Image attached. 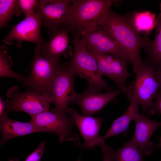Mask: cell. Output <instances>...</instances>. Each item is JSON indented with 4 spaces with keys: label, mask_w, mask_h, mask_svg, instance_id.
Masks as SVG:
<instances>
[{
    "label": "cell",
    "mask_w": 161,
    "mask_h": 161,
    "mask_svg": "<svg viewBox=\"0 0 161 161\" xmlns=\"http://www.w3.org/2000/svg\"><path fill=\"white\" fill-rule=\"evenodd\" d=\"M6 103L4 101L2 97H0V116L6 112Z\"/></svg>",
    "instance_id": "f1b7e54d"
},
{
    "label": "cell",
    "mask_w": 161,
    "mask_h": 161,
    "mask_svg": "<svg viewBox=\"0 0 161 161\" xmlns=\"http://www.w3.org/2000/svg\"><path fill=\"white\" fill-rule=\"evenodd\" d=\"M42 45H37L35 49L30 73L23 85L27 89L50 98L53 82L62 64L60 59L52 60L41 55L39 51Z\"/></svg>",
    "instance_id": "3957f363"
},
{
    "label": "cell",
    "mask_w": 161,
    "mask_h": 161,
    "mask_svg": "<svg viewBox=\"0 0 161 161\" xmlns=\"http://www.w3.org/2000/svg\"><path fill=\"white\" fill-rule=\"evenodd\" d=\"M97 25L104 28L124 50L136 74L144 66L140 51L151 41L142 37L132 27L126 16L107 11L98 20Z\"/></svg>",
    "instance_id": "6da1fadb"
},
{
    "label": "cell",
    "mask_w": 161,
    "mask_h": 161,
    "mask_svg": "<svg viewBox=\"0 0 161 161\" xmlns=\"http://www.w3.org/2000/svg\"><path fill=\"white\" fill-rule=\"evenodd\" d=\"M76 32L89 53L114 55L122 58L126 63L129 60L124 50L103 27L96 25Z\"/></svg>",
    "instance_id": "52a82bcc"
},
{
    "label": "cell",
    "mask_w": 161,
    "mask_h": 161,
    "mask_svg": "<svg viewBox=\"0 0 161 161\" xmlns=\"http://www.w3.org/2000/svg\"><path fill=\"white\" fill-rule=\"evenodd\" d=\"M77 161H81V159L80 157H79Z\"/></svg>",
    "instance_id": "d6a6232c"
},
{
    "label": "cell",
    "mask_w": 161,
    "mask_h": 161,
    "mask_svg": "<svg viewBox=\"0 0 161 161\" xmlns=\"http://www.w3.org/2000/svg\"><path fill=\"white\" fill-rule=\"evenodd\" d=\"M72 0H38L35 10L41 16L48 33L69 26L68 18Z\"/></svg>",
    "instance_id": "30bf717a"
},
{
    "label": "cell",
    "mask_w": 161,
    "mask_h": 161,
    "mask_svg": "<svg viewBox=\"0 0 161 161\" xmlns=\"http://www.w3.org/2000/svg\"><path fill=\"white\" fill-rule=\"evenodd\" d=\"M90 53L94 57L97 61L100 75L102 77L103 76L107 77L112 80L113 77L110 66L105 60L103 54Z\"/></svg>",
    "instance_id": "cb8c5ba5"
},
{
    "label": "cell",
    "mask_w": 161,
    "mask_h": 161,
    "mask_svg": "<svg viewBox=\"0 0 161 161\" xmlns=\"http://www.w3.org/2000/svg\"><path fill=\"white\" fill-rule=\"evenodd\" d=\"M7 48L4 45L0 47V77H9L24 82L27 76L16 72L11 69L13 62L7 52Z\"/></svg>",
    "instance_id": "7402d4cb"
},
{
    "label": "cell",
    "mask_w": 161,
    "mask_h": 161,
    "mask_svg": "<svg viewBox=\"0 0 161 161\" xmlns=\"http://www.w3.org/2000/svg\"><path fill=\"white\" fill-rule=\"evenodd\" d=\"M121 3L117 0H72L68 25L76 32L96 26L100 18L112 5Z\"/></svg>",
    "instance_id": "5b68a950"
},
{
    "label": "cell",
    "mask_w": 161,
    "mask_h": 161,
    "mask_svg": "<svg viewBox=\"0 0 161 161\" xmlns=\"http://www.w3.org/2000/svg\"></svg>",
    "instance_id": "836d02e7"
},
{
    "label": "cell",
    "mask_w": 161,
    "mask_h": 161,
    "mask_svg": "<svg viewBox=\"0 0 161 161\" xmlns=\"http://www.w3.org/2000/svg\"><path fill=\"white\" fill-rule=\"evenodd\" d=\"M101 148L103 155V161H112V154L113 150L110 146L106 145L105 143L100 146Z\"/></svg>",
    "instance_id": "83f0119b"
},
{
    "label": "cell",
    "mask_w": 161,
    "mask_h": 161,
    "mask_svg": "<svg viewBox=\"0 0 161 161\" xmlns=\"http://www.w3.org/2000/svg\"><path fill=\"white\" fill-rule=\"evenodd\" d=\"M30 116V121L42 132L56 134L60 143L72 141L80 147L82 144L78 135L72 132L76 125L74 121L66 113L58 114L49 110Z\"/></svg>",
    "instance_id": "8992f818"
},
{
    "label": "cell",
    "mask_w": 161,
    "mask_h": 161,
    "mask_svg": "<svg viewBox=\"0 0 161 161\" xmlns=\"http://www.w3.org/2000/svg\"><path fill=\"white\" fill-rule=\"evenodd\" d=\"M121 91L120 89L112 90L101 93L86 89L82 93H76L69 104L78 105L83 115L91 116L101 111Z\"/></svg>",
    "instance_id": "5bb4252c"
},
{
    "label": "cell",
    "mask_w": 161,
    "mask_h": 161,
    "mask_svg": "<svg viewBox=\"0 0 161 161\" xmlns=\"http://www.w3.org/2000/svg\"><path fill=\"white\" fill-rule=\"evenodd\" d=\"M135 130L131 138L139 147L143 157L150 155L154 150V144L150 139L154 132L161 126V122L149 119L138 114L134 119Z\"/></svg>",
    "instance_id": "9a60e30c"
},
{
    "label": "cell",
    "mask_w": 161,
    "mask_h": 161,
    "mask_svg": "<svg viewBox=\"0 0 161 161\" xmlns=\"http://www.w3.org/2000/svg\"><path fill=\"white\" fill-rule=\"evenodd\" d=\"M72 30L70 26H67L49 33V40L41 46L40 54L54 60H60L61 57H72L73 51L69 45V33Z\"/></svg>",
    "instance_id": "4fadbf2b"
},
{
    "label": "cell",
    "mask_w": 161,
    "mask_h": 161,
    "mask_svg": "<svg viewBox=\"0 0 161 161\" xmlns=\"http://www.w3.org/2000/svg\"><path fill=\"white\" fill-rule=\"evenodd\" d=\"M160 161H161V160H160Z\"/></svg>",
    "instance_id": "e575fe53"
},
{
    "label": "cell",
    "mask_w": 161,
    "mask_h": 161,
    "mask_svg": "<svg viewBox=\"0 0 161 161\" xmlns=\"http://www.w3.org/2000/svg\"><path fill=\"white\" fill-rule=\"evenodd\" d=\"M130 104L125 112L114 120L106 133L102 137L104 140L112 137L126 133L128 129L131 121L139 114V103L135 98L128 99Z\"/></svg>",
    "instance_id": "e0dca14e"
},
{
    "label": "cell",
    "mask_w": 161,
    "mask_h": 161,
    "mask_svg": "<svg viewBox=\"0 0 161 161\" xmlns=\"http://www.w3.org/2000/svg\"><path fill=\"white\" fill-rule=\"evenodd\" d=\"M159 142L158 144L156 145V147L158 148H161V136L159 139Z\"/></svg>",
    "instance_id": "4dcf8cb0"
},
{
    "label": "cell",
    "mask_w": 161,
    "mask_h": 161,
    "mask_svg": "<svg viewBox=\"0 0 161 161\" xmlns=\"http://www.w3.org/2000/svg\"><path fill=\"white\" fill-rule=\"evenodd\" d=\"M156 72L161 87V65L156 67Z\"/></svg>",
    "instance_id": "f546056e"
},
{
    "label": "cell",
    "mask_w": 161,
    "mask_h": 161,
    "mask_svg": "<svg viewBox=\"0 0 161 161\" xmlns=\"http://www.w3.org/2000/svg\"><path fill=\"white\" fill-rule=\"evenodd\" d=\"M45 150V143L43 141L37 148L31 153L24 161H40Z\"/></svg>",
    "instance_id": "484cf974"
},
{
    "label": "cell",
    "mask_w": 161,
    "mask_h": 161,
    "mask_svg": "<svg viewBox=\"0 0 161 161\" xmlns=\"http://www.w3.org/2000/svg\"><path fill=\"white\" fill-rule=\"evenodd\" d=\"M126 63L122 58L114 55L112 61L109 64L112 74V80L125 94L127 89L126 80L130 75Z\"/></svg>",
    "instance_id": "ffe728a7"
},
{
    "label": "cell",
    "mask_w": 161,
    "mask_h": 161,
    "mask_svg": "<svg viewBox=\"0 0 161 161\" xmlns=\"http://www.w3.org/2000/svg\"><path fill=\"white\" fill-rule=\"evenodd\" d=\"M9 161H20V160L18 159H10L9 160Z\"/></svg>",
    "instance_id": "1f68e13d"
},
{
    "label": "cell",
    "mask_w": 161,
    "mask_h": 161,
    "mask_svg": "<svg viewBox=\"0 0 161 161\" xmlns=\"http://www.w3.org/2000/svg\"><path fill=\"white\" fill-rule=\"evenodd\" d=\"M144 63V67L136 74L134 81L127 87L125 94L128 99L135 98L141 106L143 113L148 117L153 114L155 97L161 87L154 64L148 59Z\"/></svg>",
    "instance_id": "277c9868"
},
{
    "label": "cell",
    "mask_w": 161,
    "mask_h": 161,
    "mask_svg": "<svg viewBox=\"0 0 161 161\" xmlns=\"http://www.w3.org/2000/svg\"><path fill=\"white\" fill-rule=\"evenodd\" d=\"M74 46L73 55L68 64L76 76L86 80L87 89L98 92L112 90L98 72L97 61L84 47L78 34L71 31Z\"/></svg>",
    "instance_id": "7a4b0ae2"
},
{
    "label": "cell",
    "mask_w": 161,
    "mask_h": 161,
    "mask_svg": "<svg viewBox=\"0 0 161 161\" xmlns=\"http://www.w3.org/2000/svg\"><path fill=\"white\" fill-rule=\"evenodd\" d=\"M129 21L140 34H144V37L150 39V34L156 24V15L149 11H134L126 16Z\"/></svg>",
    "instance_id": "ac0fdd59"
},
{
    "label": "cell",
    "mask_w": 161,
    "mask_h": 161,
    "mask_svg": "<svg viewBox=\"0 0 161 161\" xmlns=\"http://www.w3.org/2000/svg\"><path fill=\"white\" fill-rule=\"evenodd\" d=\"M153 114H161V89L157 93L154 100L152 109Z\"/></svg>",
    "instance_id": "4316f807"
},
{
    "label": "cell",
    "mask_w": 161,
    "mask_h": 161,
    "mask_svg": "<svg viewBox=\"0 0 161 161\" xmlns=\"http://www.w3.org/2000/svg\"><path fill=\"white\" fill-rule=\"evenodd\" d=\"M6 112L0 116V129L1 134L0 145L15 137L31 133L42 132L30 121L23 122L9 118Z\"/></svg>",
    "instance_id": "2e32d148"
},
{
    "label": "cell",
    "mask_w": 161,
    "mask_h": 161,
    "mask_svg": "<svg viewBox=\"0 0 161 161\" xmlns=\"http://www.w3.org/2000/svg\"><path fill=\"white\" fill-rule=\"evenodd\" d=\"M43 21L41 15L37 12L26 18L13 26L3 41L6 44L10 45L14 41L17 47L21 48L24 41L33 42L36 45H42L45 42L41 37L40 30Z\"/></svg>",
    "instance_id": "8fae6325"
},
{
    "label": "cell",
    "mask_w": 161,
    "mask_h": 161,
    "mask_svg": "<svg viewBox=\"0 0 161 161\" xmlns=\"http://www.w3.org/2000/svg\"><path fill=\"white\" fill-rule=\"evenodd\" d=\"M18 1L21 12L24 15V18L27 17L35 13L38 0H18Z\"/></svg>",
    "instance_id": "d4e9b609"
},
{
    "label": "cell",
    "mask_w": 161,
    "mask_h": 161,
    "mask_svg": "<svg viewBox=\"0 0 161 161\" xmlns=\"http://www.w3.org/2000/svg\"><path fill=\"white\" fill-rule=\"evenodd\" d=\"M75 76L68 62L62 64L52 86L50 98L55 106L50 111L58 114L66 113L67 105L76 93L74 89Z\"/></svg>",
    "instance_id": "9c48e42d"
},
{
    "label": "cell",
    "mask_w": 161,
    "mask_h": 161,
    "mask_svg": "<svg viewBox=\"0 0 161 161\" xmlns=\"http://www.w3.org/2000/svg\"><path fill=\"white\" fill-rule=\"evenodd\" d=\"M21 13L18 0H0V29L14 15L19 16Z\"/></svg>",
    "instance_id": "603a6c76"
},
{
    "label": "cell",
    "mask_w": 161,
    "mask_h": 161,
    "mask_svg": "<svg viewBox=\"0 0 161 161\" xmlns=\"http://www.w3.org/2000/svg\"><path fill=\"white\" fill-rule=\"evenodd\" d=\"M8 99L5 101V112H22L30 116L49 110L51 99L42 96L30 89L21 92L15 86L8 89L6 93Z\"/></svg>",
    "instance_id": "ba28073f"
},
{
    "label": "cell",
    "mask_w": 161,
    "mask_h": 161,
    "mask_svg": "<svg viewBox=\"0 0 161 161\" xmlns=\"http://www.w3.org/2000/svg\"><path fill=\"white\" fill-rule=\"evenodd\" d=\"M139 147L131 139L116 150H113L112 161H144Z\"/></svg>",
    "instance_id": "d6986e66"
},
{
    "label": "cell",
    "mask_w": 161,
    "mask_h": 161,
    "mask_svg": "<svg viewBox=\"0 0 161 161\" xmlns=\"http://www.w3.org/2000/svg\"><path fill=\"white\" fill-rule=\"evenodd\" d=\"M155 34L152 41L144 48L148 57L157 67L161 65V13L156 19Z\"/></svg>",
    "instance_id": "44dd1931"
},
{
    "label": "cell",
    "mask_w": 161,
    "mask_h": 161,
    "mask_svg": "<svg viewBox=\"0 0 161 161\" xmlns=\"http://www.w3.org/2000/svg\"><path fill=\"white\" fill-rule=\"evenodd\" d=\"M66 112L73 120L84 139V143L80 147L83 149H92L105 143L99 135L101 127L104 123L102 117L81 115L72 107H68Z\"/></svg>",
    "instance_id": "7c38bea8"
}]
</instances>
